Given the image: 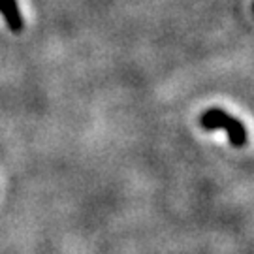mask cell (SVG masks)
<instances>
[{"mask_svg":"<svg viewBox=\"0 0 254 254\" xmlns=\"http://www.w3.org/2000/svg\"><path fill=\"white\" fill-rule=\"evenodd\" d=\"M201 125L207 130H215V128H222L228 132V137H230V143L234 147H241L247 139V132L245 127L237 121L236 117L228 115L220 109H211L207 111L203 117H201Z\"/></svg>","mask_w":254,"mask_h":254,"instance_id":"6da1fadb","label":"cell"},{"mask_svg":"<svg viewBox=\"0 0 254 254\" xmlns=\"http://www.w3.org/2000/svg\"><path fill=\"white\" fill-rule=\"evenodd\" d=\"M0 11L4 13V17L8 21V27L13 32H19L23 28V19H21L15 0H0Z\"/></svg>","mask_w":254,"mask_h":254,"instance_id":"7a4b0ae2","label":"cell"}]
</instances>
